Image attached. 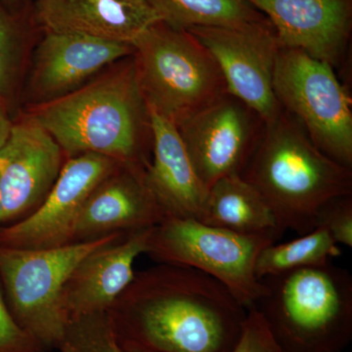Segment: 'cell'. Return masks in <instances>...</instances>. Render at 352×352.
Masks as SVG:
<instances>
[{
	"instance_id": "cell-19",
	"label": "cell",
	"mask_w": 352,
	"mask_h": 352,
	"mask_svg": "<svg viewBox=\"0 0 352 352\" xmlns=\"http://www.w3.org/2000/svg\"><path fill=\"white\" fill-rule=\"evenodd\" d=\"M198 220L243 235L278 241L284 234L261 193L240 175L220 178L208 189Z\"/></svg>"
},
{
	"instance_id": "cell-5",
	"label": "cell",
	"mask_w": 352,
	"mask_h": 352,
	"mask_svg": "<svg viewBox=\"0 0 352 352\" xmlns=\"http://www.w3.org/2000/svg\"><path fill=\"white\" fill-rule=\"evenodd\" d=\"M131 45L147 107L176 126L228 92L219 64L188 31L159 21Z\"/></svg>"
},
{
	"instance_id": "cell-1",
	"label": "cell",
	"mask_w": 352,
	"mask_h": 352,
	"mask_svg": "<svg viewBox=\"0 0 352 352\" xmlns=\"http://www.w3.org/2000/svg\"><path fill=\"white\" fill-rule=\"evenodd\" d=\"M107 314L124 352H231L248 310L210 275L157 263L135 272Z\"/></svg>"
},
{
	"instance_id": "cell-25",
	"label": "cell",
	"mask_w": 352,
	"mask_h": 352,
	"mask_svg": "<svg viewBox=\"0 0 352 352\" xmlns=\"http://www.w3.org/2000/svg\"><path fill=\"white\" fill-rule=\"evenodd\" d=\"M231 352H281L256 308L248 309L242 337Z\"/></svg>"
},
{
	"instance_id": "cell-20",
	"label": "cell",
	"mask_w": 352,
	"mask_h": 352,
	"mask_svg": "<svg viewBox=\"0 0 352 352\" xmlns=\"http://www.w3.org/2000/svg\"><path fill=\"white\" fill-rule=\"evenodd\" d=\"M162 21L187 30L196 27H242L267 18L245 0H147Z\"/></svg>"
},
{
	"instance_id": "cell-7",
	"label": "cell",
	"mask_w": 352,
	"mask_h": 352,
	"mask_svg": "<svg viewBox=\"0 0 352 352\" xmlns=\"http://www.w3.org/2000/svg\"><path fill=\"white\" fill-rule=\"evenodd\" d=\"M278 241L207 226L194 219H166L153 227L146 254L157 263L194 268L229 289L245 308L256 307L263 281L254 272L264 248Z\"/></svg>"
},
{
	"instance_id": "cell-15",
	"label": "cell",
	"mask_w": 352,
	"mask_h": 352,
	"mask_svg": "<svg viewBox=\"0 0 352 352\" xmlns=\"http://www.w3.org/2000/svg\"><path fill=\"white\" fill-rule=\"evenodd\" d=\"M144 168L120 166L88 196L74 227L72 244L151 228L164 219L148 188Z\"/></svg>"
},
{
	"instance_id": "cell-27",
	"label": "cell",
	"mask_w": 352,
	"mask_h": 352,
	"mask_svg": "<svg viewBox=\"0 0 352 352\" xmlns=\"http://www.w3.org/2000/svg\"><path fill=\"white\" fill-rule=\"evenodd\" d=\"M0 3L7 9H13L21 13H31L32 0H0Z\"/></svg>"
},
{
	"instance_id": "cell-22",
	"label": "cell",
	"mask_w": 352,
	"mask_h": 352,
	"mask_svg": "<svg viewBox=\"0 0 352 352\" xmlns=\"http://www.w3.org/2000/svg\"><path fill=\"white\" fill-rule=\"evenodd\" d=\"M63 344L71 352H124L107 312L71 319Z\"/></svg>"
},
{
	"instance_id": "cell-2",
	"label": "cell",
	"mask_w": 352,
	"mask_h": 352,
	"mask_svg": "<svg viewBox=\"0 0 352 352\" xmlns=\"http://www.w3.org/2000/svg\"><path fill=\"white\" fill-rule=\"evenodd\" d=\"M126 59L75 91L32 107L29 117L56 141L66 160L97 154L124 166H149V111L133 57Z\"/></svg>"
},
{
	"instance_id": "cell-9",
	"label": "cell",
	"mask_w": 352,
	"mask_h": 352,
	"mask_svg": "<svg viewBox=\"0 0 352 352\" xmlns=\"http://www.w3.org/2000/svg\"><path fill=\"white\" fill-rule=\"evenodd\" d=\"M176 127L197 175L208 189L220 178L242 175L265 124L256 111L227 92Z\"/></svg>"
},
{
	"instance_id": "cell-18",
	"label": "cell",
	"mask_w": 352,
	"mask_h": 352,
	"mask_svg": "<svg viewBox=\"0 0 352 352\" xmlns=\"http://www.w3.org/2000/svg\"><path fill=\"white\" fill-rule=\"evenodd\" d=\"M149 111L152 157L145 170L148 188L166 219H199L207 198L175 124Z\"/></svg>"
},
{
	"instance_id": "cell-26",
	"label": "cell",
	"mask_w": 352,
	"mask_h": 352,
	"mask_svg": "<svg viewBox=\"0 0 352 352\" xmlns=\"http://www.w3.org/2000/svg\"><path fill=\"white\" fill-rule=\"evenodd\" d=\"M20 31L19 23L0 3V94L8 85L14 48Z\"/></svg>"
},
{
	"instance_id": "cell-17",
	"label": "cell",
	"mask_w": 352,
	"mask_h": 352,
	"mask_svg": "<svg viewBox=\"0 0 352 352\" xmlns=\"http://www.w3.org/2000/svg\"><path fill=\"white\" fill-rule=\"evenodd\" d=\"M32 17L43 32L127 44L162 21L147 0H32Z\"/></svg>"
},
{
	"instance_id": "cell-11",
	"label": "cell",
	"mask_w": 352,
	"mask_h": 352,
	"mask_svg": "<svg viewBox=\"0 0 352 352\" xmlns=\"http://www.w3.org/2000/svg\"><path fill=\"white\" fill-rule=\"evenodd\" d=\"M120 166L97 154L67 159L41 205L25 219L0 227V247L36 250L72 244L74 227L88 196Z\"/></svg>"
},
{
	"instance_id": "cell-3",
	"label": "cell",
	"mask_w": 352,
	"mask_h": 352,
	"mask_svg": "<svg viewBox=\"0 0 352 352\" xmlns=\"http://www.w3.org/2000/svg\"><path fill=\"white\" fill-rule=\"evenodd\" d=\"M241 176L263 196L281 230L300 236L314 230L324 204L352 195L351 168L321 152L300 122L283 109L265 124Z\"/></svg>"
},
{
	"instance_id": "cell-16",
	"label": "cell",
	"mask_w": 352,
	"mask_h": 352,
	"mask_svg": "<svg viewBox=\"0 0 352 352\" xmlns=\"http://www.w3.org/2000/svg\"><path fill=\"white\" fill-rule=\"evenodd\" d=\"M152 229L118 236L82 259L64 287L62 300L69 320L110 309L135 276L134 263L146 254Z\"/></svg>"
},
{
	"instance_id": "cell-21",
	"label": "cell",
	"mask_w": 352,
	"mask_h": 352,
	"mask_svg": "<svg viewBox=\"0 0 352 352\" xmlns=\"http://www.w3.org/2000/svg\"><path fill=\"white\" fill-rule=\"evenodd\" d=\"M342 254L337 243L323 228H314L283 244L264 248L256 258L254 272L258 279L310 266L331 263Z\"/></svg>"
},
{
	"instance_id": "cell-12",
	"label": "cell",
	"mask_w": 352,
	"mask_h": 352,
	"mask_svg": "<svg viewBox=\"0 0 352 352\" xmlns=\"http://www.w3.org/2000/svg\"><path fill=\"white\" fill-rule=\"evenodd\" d=\"M65 162L56 141L29 116L13 124L0 148V227L25 219L41 205Z\"/></svg>"
},
{
	"instance_id": "cell-8",
	"label": "cell",
	"mask_w": 352,
	"mask_h": 352,
	"mask_svg": "<svg viewBox=\"0 0 352 352\" xmlns=\"http://www.w3.org/2000/svg\"><path fill=\"white\" fill-rule=\"evenodd\" d=\"M278 103L326 156L352 166L351 99L333 67L302 50L280 48L273 73Z\"/></svg>"
},
{
	"instance_id": "cell-4",
	"label": "cell",
	"mask_w": 352,
	"mask_h": 352,
	"mask_svg": "<svg viewBox=\"0 0 352 352\" xmlns=\"http://www.w3.org/2000/svg\"><path fill=\"white\" fill-rule=\"evenodd\" d=\"M256 307L281 352H342L352 340V276L331 263L263 278Z\"/></svg>"
},
{
	"instance_id": "cell-28",
	"label": "cell",
	"mask_w": 352,
	"mask_h": 352,
	"mask_svg": "<svg viewBox=\"0 0 352 352\" xmlns=\"http://www.w3.org/2000/svg\"><path fill=\"white\" fill-rule=\"evenodd\" d=\"M12 122L9 120L8 116L3 108L0 107V148L6 142L11 129H12Z\"/></svg>"
},
{
	"instance_id": "cell-23",
	"label": "cell",
	"mask_w": 352,
	"mask_h": 352,
	"mask_svg": "<svg viewBox=\"0 0 352 352\" xmlns=\"http://www.w3.org/2000/svg\"><path fill=\"white\" fill-rule=\"evenodd\" d=\"M315 228H323L337 244L352 247V195L337 197L322 206Z\"/></svg>"
},
{
	"instance_id": "cell-13",
	"label": "cell",
	"mask_w": 352,
	"mask_h": 352,
	"mask_svg": "<svg viewBox=\"0 0 352 352\" xmlns=\"http://www.w3.org/2000/svg\"><path fill=\"white\" fill-rule=\"evenodd\" d=\"M132 53L131 44L43 32L34 50L30 78L34 107L75 91L104 69L119 63Z\"/></svg>"
},
{
	"instance_id": "cell-6",
	"label": "cell",
	"mask_w": 352,
	"mask_h": 352,
	"mask_svg": "<svg viewBox=\"0 0 352 352\" xmlns=\"http://www.w3.org/2000/svg\"><path fill=\"white\" fill-rule=\"evenodd\" d=\"M120 235L51 249L0 247V280L11 314L46 351L64 344L69 320L62 298L69 275L90 252Z\"/></svg>"
},
{
	"instance_id": "cell-29",
	"label": "cell",
	"mask_w": 352,
	"mask_h": 352,
	"mask_svg": "<svg viewBox=\"0 0 352 352\" xmlns=\"http://www.w3.org/2000/svg\"><path fill=\"white\" fill-rule=\"evenodd\" d=\"M60 352H71L69 351V347L66 344H62V346L59 349Z\"/></svg>"
},
{
	"instance_id": "cell-14",
	"label": "cell",
	"mask_w": 352,
	"mask_h": 352,
	"mask_svg": "<svg viewBox=\"0 0 352 352\" xmlns=\"http://www.w3.org/2000/svg\"><path fill=\"white\" fill-rule=\"evenodd\" d=\"M274 28L281 47L339 64L351 38L352 0H245Z\"/></svg>"
},
{
	"instance_id": "cell-24",
	"label": "cell",
	"mask_w": 352,
	"mask_h": 352,
	"mask_svg": "<svg viewBox=\"0 0 352 352\" xmlns=\"http://www.w3.org/2000/svg\"><path fill=\"white\" fill-rule=\"evenodd\" d=\"M0 352H47L32 339L11 314L0 287Z\"/></svg>"
},
{
	"instance_id": "cell-10",
	"label": "cell",
	"mask_w": 352,
	"mask_h": 352,
	"mask_svg": "<svg viewBox=\"0 0 352 352\" xmlns=\"http://www.w3.org/2000/svg\"><path fill=\"white\" fill-rule=\"evenodd\" d=\"M187 31L219 64L227 91L256 111L264 124L282 112L272 85L281 45L270 20L242 27H196Z\"/></svg>"
}]
</instances>
